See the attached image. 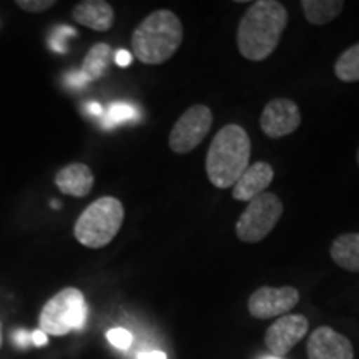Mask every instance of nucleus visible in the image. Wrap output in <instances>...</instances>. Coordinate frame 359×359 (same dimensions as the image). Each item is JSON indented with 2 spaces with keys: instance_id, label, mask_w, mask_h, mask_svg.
I'll return each instance as SVG.
<instances>
[{
  "instance_id": "5701e85b",
  "label": "nucleus",
  "mask_w": 359,
  "mask_h": 359,
  "mask_svg": "<svg viewBox=\"0 0 359 359\" xmlns=\"http://www.w3.org/2000/svg\"><path fill=\"white\" fill-rule=\"evenodd\" d=\"M115 62H116V65L127 67V65H130V62H132V55H130V52H127V50H118L115 55Z\"/></svg>"
},
{
  "instance_id": "20e7f679",
  "label": "nucleus",
  "mask_w": 359,
  "mask_h": 359,
  "mask_svg": "<svg viewBox=\"0 0 359 359\" xmlns=\"http://www.w3.org/2000/svg\"><path fill=\"white\" fill-rule=\"evenodd\" d=\"M125 208L115 196H102L77 218L74 236L82 246L98 250L110 245L123 224Z\"/></svg>"
},
{
  "instance_id": "f257e3e1",
  "label": "nucleus",
  "mask_w": 359,
  "mask_h": 359,
  "mask_svg": "<svg viewBox=\"0 0 359 359\" xmlns=\"http://www.w3.org/2000/svg\"><path fill=\"white\" fill-rule=\"evenodd\" d=\"M286 25H288V11L283 4L276 0L253 2L238 24V52L246 60H266L276 50Z\"/></svg>"
},
{
  "instance_id": "6ab92c4d",
  "label": "nucleus",
  "mask_w": 359,
  "mask_h": 359,
  "mask_svg": "<svg viewBox=\"0 0 359 359\" xmlns=\"http://www.w3.org/2000/svg\"><path fill=\"white\" fill-rule=\"evenodd\" d=\"M133 115H135L133 107L128 105V103H122V102L111 103L109 109V123L125 122V120L133 118Z\"/></svg>"
},
{
  "instance_id": "f3484780",
  "label": "nucleus",
  "mask_w": 359,
  "mask_h": 359,
  "mask_svg": "<svg viewBox=\"0 0 359 359\" xmlns=\"http://www.w3.org/2000/svg\"><path fill=\"white\" fill-rule=\"evenodd\" d=\"M111 60V47L109 43L98 42L90 48L87 55L83 58L82 64V72L80 74L83 75L85 79L88 80H98L102 79L103 75L109 72Z\"/></svg>"
},
{
  "instance_id": "a211bd4d",
  "label": "nucleus",
  "mask_w": 359,
  "mask_h": 359,
  "mask_svg": "<svg viewBox=\"0 0 359 359\" xmlns=\"http://www.w3.org/2000/svg\"><path fill=\"white\" fill-rule=\"evenodd\" d=\"M334 75L341 82H359V43H354L338 57L334 64Z\"/></svg>"
},
{
  "instance_id": "a878e982",
  "label": "nucleus",
  "mask_w": 359,
  "mask_h": 359,
  "mask_svg": "<svg viewBox=\"0 0 359 359\" xmlns=\"http://www.w3.org/2000/svg\"><path fill=\"white\" fill-rule=\"evenodd\" d=\"M88 110L92 111V114H95V115L102 114V107L98 105V103H92V105H88Z\"/></svg>"
},
{
  "instance_id": "4468645a",
  "label": "nucleus",
  "mask_w": 359,
  "mask_h": 359,
  "mask_svg": "<svg viewBox=\"0 0 359 359\" xmlns=\"http://www.w3.org/2000/svg\"><path fill=\"white\" fill-rule=\"evenodd\" d=\"M95 177L85 163H70L55 175V185L65 195L83 198L92 191Z\"/></svg>"
},
{
  "instance_id": "9b49d317",
  "label": "nucleus",
  "mask_w": 359,
  "mask_h": 359,
  "mask_svg": "<svg viewBox=\"0 0 359 359\" xmlns=\"http://www.w3.org/2000/svg\"><path fill=\"white\" fill-rule=\"evenodd\" d=\"M308 359H354L351 341L330 326H320L309 334Z\"/></svg>"
},
{
  "instance_id": "2eb2a0df",
  "label": "nucleus",
  "mask_w": 359,
  "mask_h": 359,
  "mask_svg": "<svg viewBox=\"0 0 359 359\" xmlns=\"http://www.w3.org/2000/svg\"><path fill=\"white\" fill-rule=\"evenodd\" d=\"M330 257L339 268L359 273V233H343L330 246Z\"/></svg>"
},
{
  "instance_id": "aec40b11",
  "label": "nucleus",
  "mask_w": 359,
  "mask_h": 359,
  "mask_svg": "<svg viewBox=\"0 0 359 359\" xmlns=\"http://www.w3.org/2000/svg\"><path fill=\"white\" fill-rule=\"evenodd\" d=\"M107 338H109L110 344H114L118 349H128L130 344H132V334H130V331L123 330V327H114V330H110L107 333Z\"/></svg>"
},
{
  "instance_id": "393cba45",
  "label": "nucleus",
  "mask_w": 359,
  "mask_h": 359,
  "mask_svg": "<svg viewBox=\"0 0 359 359\" xmlns=\"http://www.w3.org/2000/svg\"><path fill=\"white\" fill-rule=\"evenodd\" d=\"M138 359H167V354L161 351H150V353L140 354V358Z\"/></svg>"
},
{
  "instance_id": "bb28decb",
  "label": "nucleus",
  "mask_w": 359,
  "mask_h": 359,
  "mask_svg": "<svg viewBox=\"0 0 359 359\" xmlns=\"http://www.w3.org/2000/svg\"><path fill=\"white\" fill-rule=\"evenodd\" d=\"M356 160H358V165H359V148H358V154H356Z\"/></svg>"
},
{
  "instance_id": "cd10ccee",
  "label": "nucleus",
  "mask_w": 359,
  "mask_h": 359,
  "mask_svg": "<svg viewBox=\"0 0 359 359\" xmlns=\"http://www.w3.org/2000/svg\"><path fill=\"white\" fill-rule=\"evenodd\" d=\"M0 344H2V331H0Z\"/></svg>"
},
{
  "instance_id": "1a4fd4ad",
  "label": "nucleus",
  "mask_w": 359,
  "mask_h": 359,
  "mask_svg": "<svg viewBox=\"0 0 359 359\" xmlns=\"http://www.w3.org/2000/svg\"><path fill=\"white\" fill-rule=\"evenodd\" d=\"M302 125V111L291 98H273L259 116V127L271 140L288 137Z\"/></svg>"
},
{
  "instance_id": "423d86ee",
  "label": "nucleus",
  "mask_w": 359,
  "mask_h": 359,
  "mask_svg": "<svg viewBox=\"0 0 359 359\" xmlns=\"http://www.w3.org/2000/svg\"><path fill=\"white\" fill-rule=\"evenodd\" d=\"M285 212L280 196L264 191L253 198L246 210L238 218L235 231L238 240L243 243H259L269 233L275 230Z\"/></svg>"
},
{
  "instance_id": "39448f33",
  "label": "nucleus",
  "mask_w": 359,
  "mask_h": 359,
  "mask_svg": "<svg viewBox=\"0 0 359 359\" xmlns=\"http://www.w3.org/2000/svg\"><path fill=\"white\" fill-rule=\"evenodd\" d=\"M87 320L85 296L77 288H65L52 296L40 313V331L52 336H65L80 330Z\"/></svg>"
},
{
  "instance_id": "0eeeda50",
  "label": "nucleus",
  "mask_w": 359,
  "mask_h": 359,
  "mask_svg": "<svg viewBox=\"0 0 359 359\" xmlns=\"http://www.w3.org/2000/svg\"><path fill=\"white\" fill-rule=\"evenodd\" d=\"M212 125L213 111L208 107L201 105V103L190 107L183 111L170 132V150L178 155L190 154L205 140L206 135L212 130Z\"/></svg>"
},
{
  "instance_id": "9d476101",
  "label": "nucleus",
  "mask_w": 359,
  "mask_h": 359,
  "mask_svg": "<svg viewBox=\"0 0 359 359\" xmlns=\"http://www.w3.org/2000/svg\"><path fill=\"white\" fill-rule=\"evenodd\" d=\"M309 323L304 314H285L268 327L264 344L275 356H286L308 334Z\"/></svg>"
},
{
  "instance_id": "dca6fc26",
  "label": "nucleus",
  "mask_w": 359,
  "mask_h": 359,
  "mask_svg": "<svg viewBox=\"0 0 359 359\" xmlns=\"http://www.w3.org/2000/svg\"><path fill=\"white\" fill-rule=\"evenodd\" d=\"M311 25H326L338 19L344 8L343 0H303L299 4Z\"/></svg>"
},
{
  "instance_id": "7ed1b4c3",
  "label": "nucleus",
  "mask_w": 359,
  "mask_h": 359,
  "mask_svg": "<svg viewBox=\"0 0 359 359\" xmlns=\"http://www.w3.org/2000/svg\"><path fill=\"white\" fill-rule=\"evenodd\" d=\"M182 20L167 8L151 12L133 30L132 47L137 60L145 65H161L170 60L183 42Z\"/></svg>"
},
{
  "instance_id": "b1692460",
  "label": "nucleus",
  "mask_w": 359,
  "mask_h": 359,
  "mask_svg": "<svg viewBox=\"0 0 359 359\" xmlns=\"http://www.w3.org/2000/svg\"><path fill=\"white\" fill-rule=\"evenodd\" d=\"M30 341H32L35 346H45V344H47V334H45L43 331L37 330L30 334Z\"/></svg>"
},
{
  "instance_id": "4be33fe9",
  "label": "nucleus",
  "mask_w": 359,
  "mask_h": 359,
  "mask_svg": "<svg viewBox=\"0 0 359 359\" xmlns=\"http://www.w3.org/2000/svg\"><path fill=\"white\" fill-rule=\"evenodd\" d=\"M13 341H15V343L19 344L20 348H25L27 344L30 343V336H29V333H27V331L19 330L15 334H13Z\"/></svg>"
},
{
  "instance_id": "412c9836",
  "label": "nucleus",
  "mask_w": 359,
  "mask_h": 359,
  "mask_svg": "<svg viewBox=\"0 0 359 359\" xmlns=\"http://www.w3.org/2000/svg\"><path fill=\"white\" fill-rule=\"evenodd\" d=\"M55 4L53 0H17L15 6L29 13H40L52 8Z\"/></svg>"
},
{
  "instance_id": "c85d7f7f",
  "label": "nucleus",
  "mask_w": 359,
  "mask_h": 359,
  "mask_svg": "<svg viewBox=\"0 0 359 359\" xmlns=\"http://www.w3.org/2000/svg\"><path fill=\"white\" fill-rule=\"evenodd\" d=\"M266 359H278V358H266Z\"/></svg>"
},
{
  "instance_id": "f8f14e48",
  "label": "nucleus",
  "mask_w": 359,
  "mask_h": 359,
  "mask_svg": "<svg viewBox=\"0 0 359 359\" xmlns=\"http://www.w3.org/2000/svg\"><path fill=\"white\" fill-rule=\"evenodd\" d=\"M273 178H275V170L266 161H257V163L250 165L240 180L233 185V198L236 201H248L250 203L251 200L268 190Z\"/></svg>"
},
{
  "instance_id": "6e6552de",
  "label": "nucleus",
  "mask_w": 359,
  "mask_h": 359,
  "mask_svg": "<svg viewBox=\"0 0 359 359\" xmlns=\"http://www.w3.org/2000/svg\"><path fill=\"white\" fill-rule=\"evenodd\" d=\"M299 303V291L294 286H262L250 296L248 311L257 320L285 316Z\"/></svg>"
},
{
  "instance_id": "ddd939ff",
  "label": "nucleus",
  "mask_w": 359,
  "mask_h": 359,
  "mask_svg": "<svg viewBox=\"0 0 359 359\" xmlns=\"http://www.w3.org/2000/svg\"><path fill=\"white\" fill-rule=\"evenodd\" d=\"M72 17L77 24L95 30V32H109L115 24L114 7L103 0H85L74 7Z\"/></svg>"
},
{
  "instance_id": "f03ea898",
  "label": "nucleus",
  "mask_w": 359,
  "mask_h": 359,
  "mask_svg": "<svg viewBox=\"0 0 359 359\" xmlns=\"http://www.w3.org/2000/svg\"><path fill=\"white\" fill-rule=\"evenodd\" d=\"M251 138L243 127L228 123L215 135L206 154V175L213 187L228 190L250 167Z\"/></svg>"
}]
</instances>
